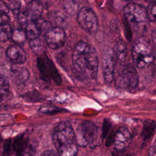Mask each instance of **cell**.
Listing matches in <instances>:
<instances>
[{"label":"cell","mask_w":156,"mask_h":156,"mask_svg":"<svg viewBox=\"0 0 156 156\" xmlns=\"http://www.w3.org/2000/svg\"><path fill=\"white\" fill-rule=\"evenodd\" d=\"M73 68L78 75L92 79H96L98 71V57L94 47L84 41H79L73 54Z\"/></svg>","instance_id":"6da1fadb"},{"label":"cell","mask_w":156,"mask_h":156,"mask_svg":"<svg viewBox=\"0 0 156 156\" xmlns=\"http://www.w3.org/2000/svg\"><path fill=\"white\" fill-rule=\"evenodd\" d=\"M132 55L135 65L143 69L154 62L155 55L149 43L144 38H138L133 44Z\"/></svg>","instance_id":"7a4b0ae2"},{"label":"cell","mask_w":156,"mask_h":156,"mask_svg":"<svg viewBox=\"0 0 156 156\" xmlns=\"http://www.w3.org/2000/svg\"><path fill=\"white\" fill-rule=\"evenodd\" d=\"M98 136V129L91 121H83L77 127L75 131V140L77 144L85 147L88 144L94 147Z\"/></svg>","instance_id":"3957f363"},{"label":"cell","mask_w":156,"mask_h":156,"mask_svg":"<svg viewBox=\"0 0 156 156\" xmlns=\"http://www.w3.org/2000/svg\"><path fill=\"white\" fill-rule=\"evenodd\" d=\"M52 140L57 149L61 146L76 143L75 132L70 123L68 121L58 123L53 129Z\"/></svg>","instance_id":"277c9868"},{"label":"cell","mask_w":156,"mask_h":156,"mask_svg":"<svg viewBox=\"0 0 156 156\" xmlns=\"http://www.w3.org/2000/svg\"><path fill=\"white\" fill-rule=\"evenodd\" d=\"M123 13L128 23L139 24L148 20L146 9L143 5L135 2L127 4L123 9Z\"/></svg>","instance_id":"5b68a950"},{"label":"cell","mask_w":156,"mask_h":156,"mask_svg":"<svg viewBox=\"0 0 156 156\" xmlns=\"http://www.w3.org/2000/svg\"><path fill=\"white\" fill-rule=\"evenodd\" d=\"M139 77L137 71L130 63L125 65L116 79L117 85L123 88L134 89L138 85Z\"/></svg>","instance_id":"8992f818"},{"label":"cell","mask_w":156,"mask_h":156,"mask_svg":"<svg viewBox=\"0 0 156 156\" xmlns=\"http://www.w3.org/2000/svg\"><path fill=\"white\" fill-rule=\"evenodd\" d=\"M77 20L79 26L86 32L93 34L98 31V18L91 8L82 7L77 13Z\"/></svg>","instance_id":"52a82bcc"},{"label":"cell","mask_w":156,"mask_h":156,"mask_svg":"<svg viewBox=\"0 0 156 156\" xmlns=\"http://www.w3.org/2000/svg\"><path fill=\"white\" fill-rule=\"evenodd\" d=\"M115 54L113 49L109 47H105L102 55V69L104 82L110 84L112 82L115 77Z\"/></svg>","instance_id":"ba28073f"},{"label":"cell","mask_w":156,"mask_h":156,"mask_svg":"<svg viewBox=\"0 0 156 156\" xmlns=\"http://www.w3.org/2000/svg\"><path fill=\"white\" fill-rule=\"evenodd\" d=\"M66 34L63 28L52 27L44 34L45 41L52 49H57L62 47L65 42Z\"/></svg>","instance_id":"9c48e42d"},{"label":"cell","mask_w":156,"mask_h":156,"mask_svg":"<svg viewBox=\"0 0 156 156\" xmlns=\"http://www.w3.org/2000/svg\"><path fill=\"white\" fill-rule=\"evenodd\" d=\"M131 134L129 129L125 127L119 128L115 134L113 145L118 152L124 151L130 144L131 141Z\"/></svg>","instance_id":"30bf717a"},{"label":"cell","mask_w":156,"mask_h":156,"mask_svg":"<svg viewBox=\"0 0 156 156\" xmlns=\"http://www.w3.org/2000/svg\"><path fill=\"white\" fill-rule=\"evenodd\" d=\"M6 57L13 64L20 65L26 61V55L24 51L18 44H12L6 50Z\"/></svg>","instance_id":"8fae6325"},{"label":"cell","mask_w":156,"mask_h":156,"mask_svg":"<svg viewBox=\"0 0 156 156\" xmlns=\"http://www.w3.org/2000/svg\"><path fill=\"white\" fill-rule=\"evenodd\" d=\"M43 11V4L38 1H32L27 4L24 13L30 21H35L40 19Z\"/></svg>","instance_id":"7c38bea8"},{"label":"cell","mask_w":156,"mask_h":156,"mask_svg":"<svg viewBox=\"0 0 156 156\" xmlns=\"http://www.w3.org/2000/svg\"><path fill=\"white\" fill-rule=\"evenodd\" d=\"M29 140L24 135L16 136L12 142L13 151L15 152L16 156H21L28 145Z\"/></svg>","instance_id":"4fadbf2b"},{"label":"cell","mask_w":156,"mask_h":156,"mask_svg":"<svg viewBox=\"0 0 156 156\" xmlns=\"http://www.w3.org/2000/svg\"><path fill=\"white\" fill-rule=\"evenodd\" d=\"M115 57L119 63H123L127 55V46L122 39H118L113 49Z\"/></svg>","instance_id":"5bb4252c"},{"label":"cell","mask_w":156,"mask_h":156,"mask_svg":"<svg viewBox=\"0 0 156 156\" xmlns=\"http://www.w3.org/2000/svg\"><path fill=\"white\" fill-rule=\"evenodd\" d=\"M37 65L40 73V78L46 82L50 81L51 77L46 60L41 57H38L37 60Z\"/></svg>","instance_id":"9a60e30c"},{"label":"cell","mask_w":156,"mask_h":156,"mask_svg":"<svg viewBox=\"0 0 156 156\" xmlns=\"http://www.w3.org/2000/svg\"><path fill=\"white\" fill-rule=\"evenodd\" d=\"M156 128V122L152 119H146L143 123L141 136L143 141L149 140L153 135Z\"/></svg>","instance_id":"2e32d148"},{"label":"cell","mask_w":156,"mask_h":156,"mask_svg":"<svg viewBox=\"0 0 156 156\" xmlns=\"http://www.w3.org/2000/svg\"><path fill=\"white\" fill-rule=\"evenodd\" d=\"M25 32L27 38L29 40L38 38L41 32L35 21H29L26 26Z\"/></svg>","instance_id":"e0dca14e"},{"label":"cell","mask_w":156,"mask_h":156,"mask_svg":"<svg viewBox=\"0 0 156 156\" xmlns=\"http://www.w3.org/2000/svg\"><path fill=\"white\" fill-rule=\"evenodd\" d=\"M57 150L59 156H76L78 153L76 143L61 146Z\"/></svg>","instance_id":"ac0fdd59"},{"label":"cell","mask_w":156,"mask_h":156,"mask_svg":"<svg viewBox=\"0 0 156 156\" xmlns=\"http://www.w3.org/2000/svg\"><path fill=\"white\" fill-rule=\"evenodd\" d=\"M45 60L46 61V63L48 64V66L49 69V73H50V76L51 79H53V80L55 82V83L57 85H60L62 84V80L55 66L54 65L53 62L47 56H46Z\"/></svg>","instance_id":"d6986e66"},{"label":"cell","mask_w":156,"mask_h":156,"mask_svg":"<svg viewBox=\"0 0 156 156\" xmlns=\"http://www.w3.org/2000/svg\"><path fill=\"white\" fill-rule=\"evenodd\" d=\"M0 93H1V100L2 101L5 99L10 93V85L9 82L7 77L4 75H1V81H0Z\"/></svg>","instance_id":"ffe728a7"},{"label":"cell","mask_w":156,"mask_h":156,"mask_svg":"<svg viewBox=\"0 0 156 156\" xmlns=\"http://www.w3.org/2000/svg\"><path fill=\"white\" fill-rule=\"evenodd\" d=\"M22 98L29 102H37L42 101L46 99L44 95L36 90L27 92L22 95Z\"/></svg>","instance_id":"44dd1931"},{"label":"cell","mask_w":156,"mask_h":156,"mask_svg":"<svg viewBox=\"0 0 156 156\" xmlns=\"http://www.w3.org/2000/svg\"><path fill=\"white\" fill-rule=\"evenodd\" d=\"M29 46L37 55H41L44 53V48L40 38L29 40Z\"/></svg>","instance_id":"7402d4cb"},{"label":"cell","mask_w":156,"mask_h":156,"mask_svg":"<svg viewBox=\"0 0 156 156\" xmlns=\"http://www.w3.org/2000/svg\"><path fill=\"white\" fill-rule=\"evenodd\" d=\"M12 31L9 24H1L0 26V39L1 42L5 41L12 38Z\"/></svg>","instance_id":"603a6c76"},{"label":"cell","mask_w":156,"mask_h":156,"mask_svg":"<svg viewBox=\"0 0 156 156\" xmlns=\"http://www.w3.org/2000/svg\"><path fill=\"white\" fill-rule=\"evenodd\" d=\"M26 34L25 30L21 29H16L13 31H12V40L17 43L20 44L23 43L26 39Z\"/></svg>","instance_id":"cb8c5ba5"},{"label":"cell","mask_w":156,"mask_h":156,"mask_svg":"<svg viewBox=\"0 0 156 156\" xmlns=\"http://www.w3.org/2000/svg\"><path fill=\"white\" fill-rule=\"evenodd\" d=\"M15 79L17 83L24 84L29 79V73L26 68H21L15 72Z\"/></svg>","instance_id":"d4e9b609"},{"label":"cell","mask_w":156,"mask_h":156,"mask_svg":"<svg viewBox=\"0 0 156 156\" xmlns=\"http://www.w3.org/2000/svg\"><path fill=\"white\" fill-rule=\"evenodd\" d=\"M52 23L56 24L55 27H62L63 28V24L64 25L66 23V19L65 16L62 14V13L59 12H54L53 14L51 15V18Z\"/></svg>","instance_id":"484cf974"},{"label":"cell","mask_w":156,"mask_h":156,"mask_svg":"<svg viewBox=\"0 0 156 156\" xmlns=\"http://www.w3.org/2000/svg\"><path fill=\"white\" fill-rule=\"evenodd\" d=\"M65 111L66 112V110L63 108H58L57 107H49V106L41 107L38 110L40 113H41L45 115H54L58 113H61Z\"/></svg>","instance_id":"4316f807"},{"label":"cell","mask_w":156,"mask_h":156,"mask_svg":"<svg viewBox=\"0 0 156 156\" xmlns=\"http://www.w3.org/2000/svg\"><path fill=\"white\" fill-rule=\"evenodd\" d=\"M148 20L151 21H156V1H151L147 7Z\"/></svg>","instance_id":"83f0119b"},{"label":"cell","mask_w":156,"mask_h":156,"mask_svg":"<svg viewBox=\"0 0 156 156\" xmlns=\"http://www.w3.org/2000/svg\"><path fill=\"white\" fill-rule=\"evenodd\" d=\"M63 7L68 13L74 15L77 12L78 4L76 1H65L63 2Z\"/></svg>","instance_id":"f1b7e54d"},{"label":"cell","mask_w":156,"mask_h":156,"mask_svg":"<svg viewBox=\"0 0 156 156\" xmlns=\"http://www.w3.org/2000/svg\"><path fill=\"white\" fill-rule=\"evenodd\" d=\"M9 9L11 10L15 14H19L20 9L21 7V2L19 1H4Z\"/></svg>","instance_id":"f546056e"},{"label":"cell","mask_w":156,"mask_h":156,"mask_svg":"<svg viewBox=\"0 0 156 156\" xmlns=\"http://www.w3.org/2000/svg\"><path fill=\"white\" fill-rule=\"evenodd\" d=\"M12 147V141L11 139H7L4 141L2 147V154L4 156H9L11 152Z\"/></svg>","instance_id":"4dcf8cb0"},{"label":"cell","mask_w":156,"mask_h":156,"mask_svg":"<svg viewBox=\"0 0 156 156\" xmlns=\"http://www.w3.org/2000/svg\"><path fill=\"white\" fill-rule=\"evenodd\" d=\"M21 156H39V155L36 151L35 147L33 145H29L28 144L26 149Z\"/></svg>","instance_id":"1f68e13d"},{"label":"cell","mask_w":156,"mask_h":156,"mask_svg":"<svg viewBox=\"0 0 156 156\" xmlns=\"http://www.w3.org/2000/svg\"><path fill=\"white\" fill-rule=\"evenodd\" d=\"M111 126H112V123L108 119H104L103 124H102V133L103 138H105L107 137L108 131L111 127Z\"/></svg>","instance_id":"d6a6232c"},{"label":"cell","mask_w":156,"mask_h":156,"mask_svg":"<svg viewBox=\"0 0 156 156\" xmlns=\"http://www.w3.org/2000/svg\"><path fill=\"white\" fill-rule=\"evenodd\" d=\"M18 20L19 23L21 24V25H25L26 26V25L27 24L28 22V18L27 16H26V13L24 12L22 13H20L18 15Z\"/></svg>","instance_id":"836d02e7"},{"label":"cell","mask_w":156,"mask_h":156,"mask_svg":"<svg viewBox=\"0 0 156 156\" xmlns=\"http://www.w3.org/2000/svg\"><path fill=\"white\" fill-rule=\"evenodd\" d=\"M148 156H156V138L149 149Z\"/></svg>","instance_id":"e575fe53"},{"label":"cell","mask_w":156,"mask_h":156,"mask_svg":"<svg viewBox=\"0 0 156 156\" xmlns=\"http://www.w3.org/2000/svg\"><path fill=\"white\" fill-rule=\"evenodd\" d=\"M1 24H9V17L7 14H3L1 13Z\"/></svg>","instance_id":"d590c367"},{"label":"cell","mask_w":156,"mask_h":156,"mask_svg":"<svg viewBox=\"0 0 156 156\" xmlns=\"http://www.w3.org/2000/svg\"><path fill=\"white\" fill-rule=\"evenodd\" d=\"M41 156H59L58 154L53 150H46L45 151Z\"/></svg>","instance_id":"8d00e7d4"},{"label":"cell","mask_w":156,"mask_h":156,"mask_svg":"<svg viewBox=\"0 0 156 156\" xmlns=\"http://www.w3.org/2000/svg\"><path fill=\"white\" fill-rule=\"evenodd\" d=\"M151 38H152V41L154 43V46L156 48V28L154 29L151 33Z\"/></svg>","instance_id":"74e56055"},{"label":"cell","mask_w":156,"mask_h":156,"mask_svg":"<svg viewBox=\"0 0 156 156\" xmlns=\"http://www.w3.org/2000/svg\"><path fill=\"white\" fill-rule=\"evenodd\" d=\"M113 156H128V155H121V154H117V153H116V155L113 154Z\"/></svg>","instance_id":"f35d334b"},{"label":"cell","mask_w":156,"mask_h":156,"mask_svg":"<svg viewBox=\"0 0 156 156\" xmlns=\"http://www.w3.org/2000/svg\"><path fill=\"white\" fill-rule=\"evenodd\" d=\"M154 92V93H156V90H155Z\"/></svg>","instance_id":"ab89813d"},{"label":"cell","mask_w":156,"mask_h":156,"mask_svg":"<svg viewBox=\"0 0 156 156\" xmlns=\"http://www.w3.org/2000/svg\"><path fill=\"white\" fill-rule=\"evenodd\" d=\"M155 110H156V108H155Z\"/></svg>","instance_id":"60d3db41"}]
</instances>
